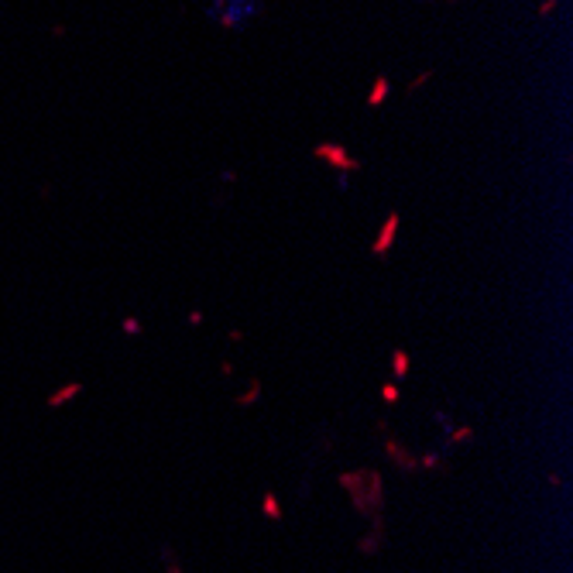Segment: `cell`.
Returning a JSON list of instances; mask_svg holds the SVG:
<instances>
[{
  "mask_svg": "<svg viewBox=\"0 0 573 573\" xmlns=\"http://www.w3.org/2000/svg\"><path fill=\"white\" fill-rule=\"evenodd\" d=\"M316 155L326 158V161H334V165H343V169H357V161L343 155V148H337V145H319V148H316Z\"/></svg>",
  "mask_w": 573,
  "mask_h": 573,
  "instance_id": "1",
  "label": "cell"
},
{
  "mask_svg": "<svg viewBox=\"0 0 573 573\" xmlns=\"http://www.w3.org/2000/svg\"><path fill=\"white\" fill-rule=\"evenodd\" d=\"M385 93H389V79H378V82H374V90H371V97H367V100H371V104H381V100H385Z\"/></svg>",
  "mask_w": 573,
  "mask_h": 573,
  "instance_id": "2",
  "label": "cell"
}]
</instances>
